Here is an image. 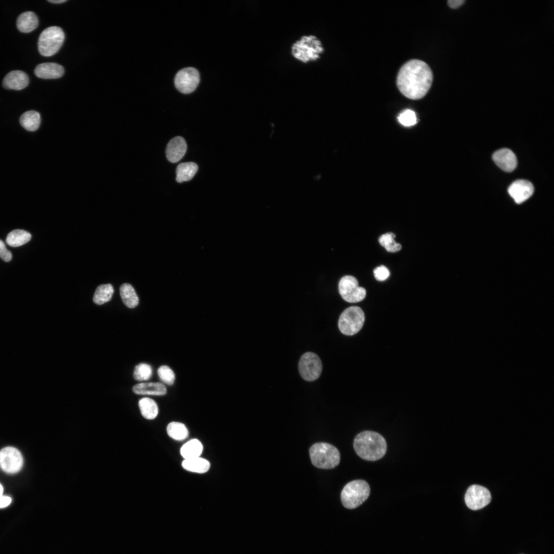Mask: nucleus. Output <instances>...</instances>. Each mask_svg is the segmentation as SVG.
Here are the masks:
<instances>
[{"label":"nucleus","instance_id":"393cba45","mask_svg":"<svg viewBox=\"0 0 554 554\" xmlns=\"http://www.w3.org/2000/svg\"><path fill=\"white\" fill-rule=\"evenodd\" d=\"M142 415L146 419L152 420L156 417L159 409L156 402L149 398H143L138 402Z\"/></svg>","mask_w":554,"mask_h":554},{"label":"nucleus","instance_id":"f3484780","mask_svg":"<svg viewBox=\"0 0 554 554\" xmlns=\"http://www.w3.org/2000/svg\"><path fill=\"white\" fill-rule=\"evenodd\" d=\"M35 75L43 79H54L62 77L64 73L63 67L55 63H44L36 66Z\"/></svg>","mask_w":554,"mask_h":554},{"label":"nucleus","instance_id":"1a4fd4ad","mask_svg":"<svg viewBox=\"0 0 554 554\" xmlns=\"http://www.w3.org/2000/svg\"><path fill=\"white\" fill-rule=\"evenodd\" d=\"M299 370L301 377L307 381H313L320 376L322 364L315 353L308 352L302 355L299 362Z\"/></svg>","mask_w":554,"mask_h":554},{"label":"nucleus","instance_id":"9b49d317","mask_svg":"<svg viewBox=\"0 0 554 554\" xmlns=\"http://www.w3.org/2000/svg\"><path fill=\"white\" fill-rule=\"evenodd\" d=\"M23 458L20 451L13 447H6L0 451V468L7 473H15L22 467Z\"/></svg>","mask_w":554,"mask_h":554},{"label":"nucleus","instance_id":"b1692460","mask_svg":"<svg viewBox=\"0 0 554 554\" xmlns=\"http://www.w3.org/2000/svg\"><path fill=\"white\" fill-rule=\"evenodd\" d=\"M120 291L122 301L127 307L133 308L138 305V298L130 284H122L120 288Z\"/></svg>","mask_w":554,"mask_h":554},{"label":"nucleus","instance_id":"c9c22d12","mask_svg":"<svg viewBox=\"0 0 554 554\" xmlns=\"http://www.w3.org/2000/svg\"><path fill=\"white\" fill-rule=\"evenodd\" d=\"M464 0H449L447 2L449 6L452 8H457L464 3Z\"/></svg>","mask_w":554,"mask_h":554},{"label":"nucleus","instance_id":"dca6fc26","mask_svg":"<svg viewBox=\"0 0 554 554\" xmlns=\"http://www.w3.org/2000/svg\"><path fill=\"white\" fill-rule=\"evenodd\" d=\"M29 77L23 71L13 70L5 76L3 86L7 89L20 90L26 88L29 84Z\"/></svg>","mask_w":554,"mask_h":554},{"label":"nucleus","instance_id":"6ab92c4d","mask_svg":"<svg viewBox=\"0 0 554 554\" xmlns=\"http://www.w3.org/2000/svg\"><path fill=\"white\" fill-rule=\"evenodd\" d=\"M38 25L37 16L32 11H26L21 13L16 21L18 29L23 33L32 31L37 27Z\"/></svg>","mask_w":554,"mask_h":554},{"label":"nucleus","instance_id":"f704fd0d","mask_svg":"<svg viewBox=\"0 0 554 554\" xmlns=\"http://www.w3.org/2000/svg\"><path fill=\"white\" fill-rule=\"evenodd\" d=\"M11 502V498L7 496L0 497V508L8 506Z\"/></svg>","mask_w":554,"mask_h":554},{"label":"nucleus","instance_id":"a878e982","mask_svg":"<svg viewBox=\"0 0 554 554\" xmlns=\"http://www.w3.org/2000/svg\"><path fill=\"white\" fill-rule=\"evenodd\" d=\"M31 235L28 232L21 229H15L10 232L6 238L7 244L12 247H18L28 242Z\"/></svg>","mask_w":554,"mask_h":554},{"label":"nucleus","instance_id":"72a5a7b5","mask_svg":"<svg viewBox=\"0 0 554 554\" xmlns=\"http://www.w3.org/2000/svg\"><path fill=\"white\" fill-rule=\"evenodd\" d=\"M12 253L8 250L4 243L0 240V257L5 262H9L12 259Z\"/></svg>","mask_w":554,"mask_h":554},{"label":"nucleus","instance_id":"c756f323","mask_svg":"<svg viewBox=\"0 0 554 554\" xmlns=\"http://www.w3.org/2000/svg\"><path fill=\"white\" fill-rule=\"evenodd\" d=\"M152 374V369L151 366L145 363H141L136 365L133 372L134 379L139 381L149 380Z\"/></svg>","mask_w":554,"mask_h":554},{"label":"nucleus","instance_id":"412c9836","mask_svg":"<svg viewBox=\"0 0 554 554\" xmlns=\"http://www.w3.org/2000/svg\"><path fill=\"white\" fill-rule=\"evenodd\" d=\"M182 465L185 470L197 473L206 472L210 466V463L207 460L200 457L185 459Z\"/></svg>","mask_w":554,"mask_h":554},{"label":"nucleus","instance_id":"c85d7f7f","mask_svg":"<svg viewBox=\"0 0 554 554\" xmlns=\"http://www.w3.org/2000/svg\"><path fill=\"white\" fill-rule=\"evenodd\" d=\"M395 237V235L393 233H386L379 238V242L388 252H396L401 249L402 246L394 240Z\"/></svg>","mask_w":554,"mask_h":554},{"label":"nucleus","instance_id":"aec40b11","mask_svg":"<svg viewBox=\"0 0 554 554\" xmlns=\"http://www.w3.org/2000/svg\"><path fill=\"white\" fill-rule=\"evenodd\" d=\"M198 170L196 164L193 162H186L180 164L176 169V180L178 183L189 181L196 174Z\"/></svg>","mask_w":554,"mask_h":554},{"label":"nucleus","instance_id":"2f4dec72","mask_svg":"<svg viewBox=\"0 0 554 554\" xmlns=\"http://www.w3.org/2000/svg\"><path fill=\"white\" fill-rule=\"evenodd\" d=\"M398 119L399 122L404 126H411L415 125L417 122V118L415 112L409 109L403 111L399 114Z\"/></svg>","mask_w":554,"mask_h":554},{"label":"nucleus","instance_id":"4c0bfd02","mask_svg":"<svg viewBox=\"0 0 554 554\" xmlns=\"http://www.w3.org/2000/svg\"><path fill=\"white\" fill-rule=\"evenodd\" d=\"M3 492V488L2 485L0 484V497L2 496Z\"/></svg>","mask_w":554,"mask_h":554},{"label":"nucleus","instance_id":"0eeeda50","mask_svg":"<svg viewBox=\"0 0 554 554\" xmlns=\"http://www.w3.org/2000/svg\"><path fill=\"white\" fill-rule=\"evenodd\" d=\"M364 321L365 315L362 309L358 306H351L341 313L338 326L343 334L353 335L361 330Z\"/></svg>","mask_w":554,"mask_h":554},{"label":"nucleus","instance_id":"cd10ccee","mask_svg":"<svg viewBox=\"0 0 554 554\" xmlns=\"http://www.w3.org/2000/svg\"><path fill=\"white\" fill-rule=\"evenodd\" d=\"M168 435L176 441H182L188 436V430L186 426L180 422H172L167 427Z\"/></svg>","mask_w":554,"mask_h":554},{"label":"nucleus","instance_id":"a211bd4d","mask_svg":"<svg viewBox=\"0 0 554 554\" xmlns=\"http://www.w3.org/2000/svg\"><path fill=\"white\" fill-rule=\"evenodd\" d=\"M132 390L137 394L159 396L164 395L167 392L166 387L160 382L139 383L133 387Z\"/></svg>","mask_w":554,"mask_h":554},{"label":"nucleus","instance_id":"e433bc0d","mask_svg":"<svg viewBox=\"0 0 554 554\" xmlns=\"http://www.w3.org/2000/svg\"><path fill=\"white\" fill-rule=\"evenodd\" d=\"M67 0H48V2L54 4H60L66 2Z\"/></svg>","mask_w":554,"mask_h":554},{"label":"nucleus","instance_id":"423d86ee","mask_svg":"<svg viewBox=\"0 0 554 554\" xmlns=\"http://www.w3.org/2000/svg\"><path fill=\"white\" fill-rule=\"evenodd\" d=\"M65 34L62 28L51 26L44 29L40 34L38 41L39 53L44 56L55 54L62 47Z\"/></svg>","mask_w":554,"mask_h":554},{"label":"nucleus","instance_id":"9d476101","mask_svg":"<svg viewBox=\"0 0 554 554\" xmlns=\"http://www.w3.org/2000/svg\"><path fill=\"white\" fill-rule=\"evenodd\" d=\"M199 82V73L193 67H187L180 70L174 78L176 88L184 94H188L194 91Z\"/></svg>","mask_w":554,"mask_h":554},{"label":"nucleus","instance_id":"2eb2a0df","mask_svg":"<svg viewBox=\"0 0 554 554\" xmlns=\"http://www.w3.org/2000/svg\"><path fill=\"white\" fill-rule=\"evenodd\" d=\"M187 144L185 139L180 136L172 138L168 143L166 149L167 160L173 163L181 160L187 151Z\"/></svg>","mask_w":554,"mask_h":554},{"label":"nucleus","instance_id":"7ed1b4c3","mask_svg":"<svg viewBox=\"0 0 554 554\" xmlns=\"http://www.w3.org/2000/svg\"><path fill=\"white\" fill-rule=\"evenodd\" d=\"M292 56L298 61L308 63L318 61L324 52V45L316 35H304L292 43Z\"/></svg>","mask_w":554,"mask_h":554},{"label":"nucleus","instance_id":"4be33fe9","mask_svg":"<svg viewBox=\"0 0 554 554\" xmlns=\"http://www.w3.org/2000/svg\"><path fill=\"white\" fill-rule=\"evenodd\" d=\"M41 122L39 113L34 110L27 111L20 117L19 122L22 126L29 131H34L38 129Z\"/></svg>","mask_w":554,"mask_h":554},{"label":"nucleus","instance_id":"39448f33","mask_svg":"<svg viewBox=\"0 0 554 554\" xmlns=\"http://www.w3.org/2000/svg\"><path fill=\"white\" fill-rule=\"evenodd\" d=\"M370 487L364 480H356L349 482L343 488L341 499L343 506L348 509L355 508L368 498Z\"/></svg>","mask_w":554,"mask_h":554},{"label":"nucleus","instance_id":"f8f14e48","mask_svg":"<svg viewBox=\"0 0 554 554\" xmlns=\"http://www.w3.org/2000/svg\"><path fill=\"white\" fill-rule=\"evenodd\" d=\"M491 499L489 491L485 487L478 485L470 486L465 494V502L468 508L478 510L488 505Z\"/></svg>","mask_w":554,"mask_h":554},{"label":"nucleus","instance_id":"20e7f679","mask_svg":"<svg viewBox=\"0 0 554 554\" xmlns=\"http://www.w3.org/2000/svg\"><path fill=\"white\" fill-rule=\"evenodd\" d=\"M309 454L312 464L320 468H333L340 461L338 449L327 443H317L312 445L309 449Z\"/></svg>","mask_w":554,"mask_h":554},{"label":"nucleus","instance_id":"473e14b6","mask_svg":"<svg viewBox=\"0 0 554 554\" xmlns=\"http://www.w3.org/2000/svg\"><path fill=\"white\" fill-rule=\"evenodd\" d=\"M373 273L374 278L379 281H385L390 275L389 270L384 265H381L375 268L373 270Z\"/></svg>","mask_w":554,"mask_h":554},{"label":"nucleus","instance_id":"ddd939ff","mask_svg":"<svg viewBox=\"0 0 554 554\" xmlns=\"http://www.w3.org/2000/svg\"><path fill=\"white\" fill-rule=\"evenodd\" d=\"M508 192L517 204H521L528 199L534 192L531 183L525 180H518L508 187Z\"/></svg>","mask_w":554,"mask_h":554},{"label":"nucleus","instance_id":"f03ea898","mask_svg":"<svg viewBox=\"0 0 554 554\" xmlns=\"http://www.w3.org/2000/svg\"><path fill=\"white\" fill-rule=\"evenodd\" d=\"M353 447L360 457L372 461L382 458L387 450L384 437L372 431H364L359 433L354 438Z\"/></svg>","mask_w":554,"mask_h":554},{"label":"nucleus","instance_id":"5701e85b","mask_svg":"<svg viewBox=\"0 0 554 554\" xmlns=\"http://www.w3.org/2000/svg\"><path fill=\"white\" fill-rule=\"evenodd\" d=\"M203 451V445L197 439H192L185 443L181 448L180 452L184 459L199 457Z\"/></svg>","mask_w":554,"mask_h":554},{"label":"nucleus","instance_id":"4468645a","mask_svg":"<svg viewBox=\"0 0 554 554\" xmlns=\"http://www.w3.org/2000/svg\"><path fill=\"white\" fill-rule=\"evenodd\" d=\"M492 159L499 168L506 172L512 171L517 166L515 154L508 148H502L494 152Z\"/></svg>","mask_w":554,"mask_h":554},{"label":"nucleus","instance_id":"f257e3e1","mask_svg":"<svg viewBox=\"0 0 554 554\" xmlns=\"http://www.w3.org/2000/svg\"><path fill=\"white\" fill-rule=\"evenodd\" d=\"M433 81V73L424 62L411 60L400 68L397 86L400 92L411 100L423 98L428 92Z\"/></svg>","mask_w":554,"mask_h":554},{"label":"nucleus","instance_id":"6e6552de","mask_svg":"<svg viewBox=\"0 0 554 554\" xmlns=\"http://www.w3.org/2000/svg\"><path fill=\"white\" fill-rule=\"evenodd\" d=\"M339 291L342 298L349 303H357L364 300L366 291L359 286L357 279L351 275H345L339 283Z\"/></svg>","mask_w":554,"mask_h":554},{"label":"nucleus","instance_id":"7c9ffc66","mask_svg":"<svg viewBox=\"0 0 554 554\" xmlns=\"http://www.w3.org/2000/svg\"><path fill=\"white\" fill-rule=\"evenodd\" d=\"M160 379L166 384L171 385L175 380V374L173 370L166 365L160 367L157 370Z\"/></svg>","mask_w":554,"mask_h":554},{"label":"nucleus","instance_id":"bb28decb","mask_svg":"<svg viewBox=\"0 0 554 554\" xmlns=\"http://www.w3.org/2000/svg\"><path fill=\"white\" fill-rule=\"evenodd\" d=\"M113 292V286L110 284L101 285L95 290L93 301L97 305H102L111 300Z\"/></svg>","mask_w":554,"mask_h":554}]
</instances>
